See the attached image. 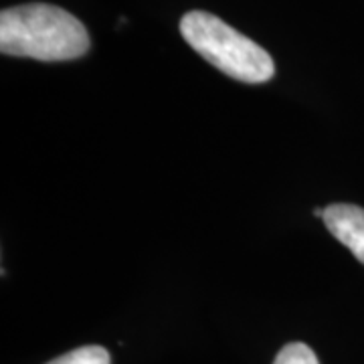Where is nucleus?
Listing matches in <instances>:
<instances>
[{
  "label": "nucleus",
  "mask_w": 364,
  "mask_h": 364,
  "mask_svg": "<svg viewBox=\"0 0 364 364\" xmlns=\"http://www.w3.org/2000/svg\"><path fill=\"white\" fill-rule=\"evenodd\" d=\"M326 229L364 265V208L356 205H330L324 208Z\"/></svg>",
  "instance_id": "3"
},
{
  "label": "nucleus",
  "mask_w": 364,
  "mask_h": 364,
  "mask_svg": "<svg viewBox=\"0 0 364 364\" xmlns=\"http://www.w3.org/2000/svg\"><path fill=\"white\" fill-rule=\"evenodd\" d=\"M181 33L203 59L237 81L265 83L275 73L269 53L215 14L186 13L181 21Z\"/></svg>",
  "instance_id": "2"
},
{
  "label": "nucleus",
  "mask_w": 364,
  "mask_h": 364,
  "mask_svg": "<svg viewBox=\"0 0 364 364\" xmlns=\"http://www.w3.org/2000/svg\"><path fill=\"white\" fill-rule=\"evenodd\" d=\"M0 51L39 61H71L90 51V33L59 6L33 2L0 13Z\"/></svg>",
  "instance_id": "1"
},
{
  "label": "nucleus",
  "mask_w": 364,
  "mask_h": 364,
  "mask_svg": "<svg viewBox=\"0 0 364 364\" xmlns=\"http://www.w3.org/2000/svg\"><path fill=\"white\" fill-rule=\"evenodd\" d=\"M109 352L104 346H81L47 364H109Z\"/></svg>",
  "instance_id": "4"
},
{
  "label": "nucleus",
  "mask_w": 364,
  "mask_h": 364,
  "mask_svg": "<svg viewBox=\"0 0 364 364\" xmlns=\"http://www.w3.org/2000/svg\"><path fill=\"white\" fill-rule=\"evenodd\" d=\"M273 364H320L314 350L304 342H291L275 356Z\"/></svg>",
  "instance_id": "5"
}]
</instances>
